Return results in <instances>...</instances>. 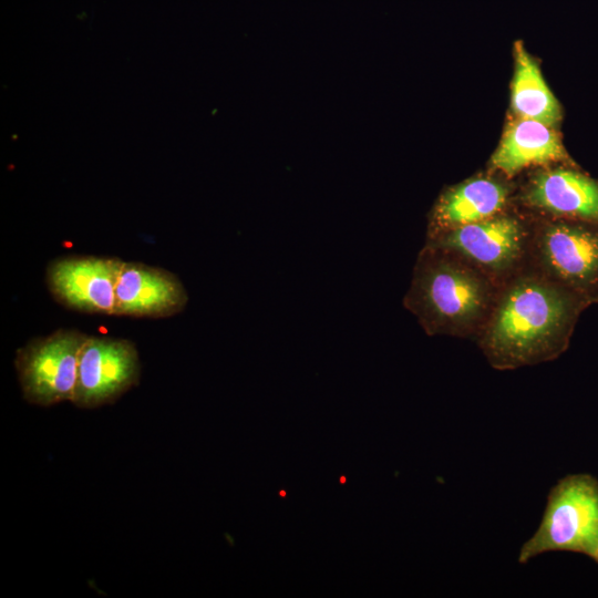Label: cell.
<instances>
[{"mask_svg": "<svg viewBox=\"0 0 598 598\" xmlns=\"http://www.w3.org/2000/svg\"><path fill=\"white\" fill-rule=\"evenodd\" d=\"M540 254L549 272L578 295L598 288V228L584 224L548 225Z\"/></svg>", "mask_w": 598, "mask_h": 598, "instance_id": "52a82bcc", "label": "cell"}, {"mask_svg": "<svg viewBox=\"0 0 598 598\" xmlns=\"http://www.w3.org/2000/svg\"><path fill=\"white\" fill-rule=\"evenodd\" d=\"M488 301L485 282L468 268L423 252L405 297V306L429 333L467 331L484 315Z\"/></svg>", "mask_w": 598, "mask_h": 598, "instance_id": "7a4b0ae2", "label": "cell"}, {"mask_svg": "<svg viewBox=\"0 0 598 598\" xmlns=\"http://www.w3.org/2000/svg\"><path fill=\"white\" fill-rule=\"evenodd\" d=\"M591 558L595 559L598 563V546L596 547Z\"/></svg>", "mask_w": 598, "mask_h": 598, "instance_id": "5bb4252c", "label": "cell"}, {"mask_svg": "<svg viewBox=\"0 0 598 598\" xmlns=\"http://www.w3.org/2000/svg\"><path fill=\"white\" fill-rule=\"evenodd\" d=\"M187 302L184 285L171 271L124 261L116 283L113 316L167 318L182 312Z\"/></svg>", "mask_w": 598, "mask_h": 598, "instance_id": "ba28073f", "label": "cell"}, {"mask_svg": "<svg viewBox=\"0 0 598 598\" xmlns=\"http://www.w3.org/2000/svg\"><path fill=\"white\" fill-rule=\"evenodd\" d=\"M598 546V480L569 474L550 489L540 524L518 555L524 564L549 551L592 556Z\"/></svg>", "mask_w": 598, "mask_h": 598, "instance_id": "3957f363", "label": "cell"}, {"mask_svg": "<svg viewBox=\"0 0 598 598\" xmlns=\"http://www.w3.org/2000/svg\"><path fill=\"white\" fill-rule=\"evenodd\" d=\"M515 71L512 82V107L517 118L534 120L551 126L560 117L559 105L548 89L536 62L523 42L514 47Z\"/></svg>", "mask_w": 598, "mask_h": 598, "instance_id": "4fadbf2b", "label": "cell"}, {"mask_svg": "<svg viewBox=\"0 0 598 598\" xmlns=\"http://www.w3.org/2000/svg\"><path fill=\"white\" fill-rule=\"evenodd\" d=\"M141 362L127 339L89 336L80 357L72 403L95 409L114 403L138 384Z\"/></svg>", "mask_w": 598, "mask_h": 598, "instance_id": "5b68a950", "label": "cell"}, {"mask_svg": "<svg viewBox=\"0 0 598 598\" xmlns=\"http://www.w3.org/2000/svg\"><path fill=\"white\" fill-rule=\"evenodd\" d=\"M527 199L556 215L598 223V184L574 171L557 168L538 174Z\"/></svg>", "mask_w": 598, "mask_h": 598, "instance_id": "8fae6325", "label": "cell"}, {"mask_svg": "<svg viewBox=\"0 0 598 598\" xmlns=\"http://www.w3.org/2000/svg\"><path fill=\"white\" fill-rule=\"evenodd\" d=\"M124 261L109 257H66L48 266L47 283L66 308L113 316L115 289Z\"/></svg>", "mask_w": 598, "mask_h": 598, "instance_id": "8992f818", "label": "cell"}, {"mask_svg": "<svg viewBox=\"0 0 598 598\" xmlns=\"http://www.w3.org/2000/svg\"><path fill=\"white\" fill-rule=\"evenodd\" d=\"M506 194L505 187L487 178H475L445 192L431 214V240L457 227L495 216L505 205Z\"/></svg>", "mask_w": 598, "mask_h": 598, "instance_id": "30bf717a", "label": "cell"}, {"mask_svg": "<svg viewBox=\"0 0 598 598\" xmlns=\"http://www.w3.org/2000/svg\"><path fill=\"white\" fill-rule=\"evenodd\" d=\"M566 156L559 137L549 125L517 118L504 132L492 165L513 176L527 166L563 161Z\"/></svg>", "mask_w": 598, "mask_h": 598, "instance_id": "7c38bea8", "label": "cell"}, {"mask_svg": "<svg viewBox=\"0 0 598 598\" xmlns=\"http://www.w3.org/2000/svg\"><path fill=\"white\" fill-rule=\"evenodd\" d=\"M580 309L578 293L526 278L499 300L482 338L491 364L507 370L551 360L568 344Z\"/></svg>", "mask_w": 598, "mask_h": 598, "instance_id": "6da1fadb", "label": "cell"}, {"mask_svg": "<svg viewBox=\"0 0 598 598\" xmlns=\"http://www.w3.org/2000/svg\"><path fill=\"white\" fill-rule=\"evenodd\" d=\"M87 338L79 330L59 329L18 349L14 367L23 399L39 406L72 402Z\"/></svg>", "mask_w": 598, "mask_h": 598, "instance_id": "277c9868", "label": "cell"}, {"mask_svg": "<svg viewBox=\"0 0 598 598\" xmlns=\"http://www.w3.org/2000/svg\"><path fill=\"white\" fill-rule=\"evenodd\" d=\"M434 246L462 254L489 269H504L520 255L524 234L511 217L493 216L452 229L439 238Z\"/></svg>", "mask_w": 598, "mask_h": 598, "instance_id": "9c48e42d", "label": "cell"}]
</instances>
